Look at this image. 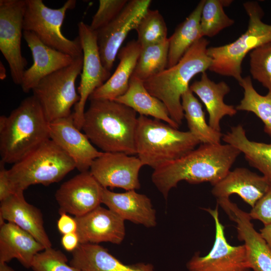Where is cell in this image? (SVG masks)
<instances>
[{"label": "cell", "instance_id": "1", "mask_svg": "<svg viewBox=\"0 0 271 271\" xmlns=\"http://www.w3.org/2000/svg\"><path fill=\"white\" fill-rule=\"evenodd\" d=\"M241 152L229 144H204L178 159L154 169L152 181L164 197L178 183L209 182L212 186L221 180Z\"/></svg>", "mask_w": 271, "mask_h": 271}, {"label": "cell", "instance_id": "2", "mask_svg": "<svg viewBox=\"0 0 271 271\" xmlns=\"http://www.w3.org/2000/svg\"><path fill=\"white\" fill-rule=\"evenodd\" d=\"M90 101L81 129L91 143L104 153L136 154L137 112L115 100Z\"/></svg>", "mask_w": 271, "mask_h": 271}, {"label": "cell", "instance_id": "3", "mask_svg": "<svg viewBox=\"0 0 271 271\" xmlns=\"http://www.w3.org/2000/svg\"><path fill=\"white\" fill-rule=\"evenodd\" d=\"M49 124L33 95L25 98L8 116L1 115V161L14 164L50 139Z\"/></svg>", "mask_w": 271, "mask_h": 271}, {"label": "cell", "instance_id": "4", "mask_svg": "<svg viewBox=\"0 0 271 271\" xmlns=\"http://www.w3.org/2000/svg\"><path fill=\"white\" fill-rule=\"evenodd\" d=\"M208 44L206 39H200L176 65L143 81L148 91L164 103L171 118L179 126L184 117L182 95L189 89L192 78L206 72L211 65L207 54Z\"/></svg>", "mask_w": 271, "mask_h": 271}, {"label": "cell", "instance_id": "5", "mask_svg": "<svg viewBox=\"0 0 271 271\" xmlns=\"http://www.w3.org/2000/svg\"><path fill=\"white\" fill-rule=\"evenodd\" d=\"M160 120L138 118L136 154L144 166L154 170L179 159L201 144L189 131H181Z\"/></svg>", "mask_w": 271, "mask_h": 271}, {"label": "cell", "instance_id": "6", "mask_svg": "<svg viewBox=\"0 0 271 271\" xmlns=\"http://www.w3.org/2000/svg\"><path fill=\"white\" fill-rule=\"evenodd\" d=\"M243 6L249 18L246 31L230 43L207 49V54L212 60L209 70L221 75L232 77L238 82L242 78L241 65L245 56L271 41V24L262 21L264 14L258 3L247 1Z\"/></svg>", "mask_w": 271, "mask_h": 271}, {"label": "cell", "instance_id": "7", "mask_svg": "<svg viewBox=\"0 0 271 271\" xmlns=\"http://www.w3.org/2000/svg\"><path fill=\"white\" fill-rule=\"evenodd\" d=\"M76 168L72 158L51 139L8 170L15 192L36 184L48 186L60 181Z\"/></svg>", "mask_w": 271, "mask_h": 271}, {"label": "cell", "instance_id": "8", "mask_svg": "<svg viewBox=\"0 0 271 271\" xmlns=\"http://www.w3.org/2000/svg\"><path fill=\"white\" fill-rule=\"evenodd\" d=\"M76 1L68 0L60 8L52 9L42 0H26L24 31L33 33L43 43L74 58L83 56L79 37H65L61 27L68 10L74 9Z\"/></svg>", "mask_w": 271, "mask_h": 271}, {"label": "cell", "instance_id": "9", "mask_svg": "<svg viewBox=\"0 0 271 271\" xmlns=\"http://www.w3.org/2000/svg\"><path fill=\"white\" fill-rule=\"evenodd\" d=\"M82 65L83 56L42 79L32 90L49 123L70 116L71 108L79 101L75 84Z\"/></svg>", "mask_w": 271, "mask_h": 271}, {"label": "cell", "instance_id": "10", "mask_svg": "<svg viewBox=\"0 0 271 271\" xmlns=\"http://www.w3.org/2000/svg\"><path fill=\"white\" fill-rule=\"evenodd\" d=\"M78 32L83 51V65L77 89L80 99L74 106L72 114L75 125L81 130L87 100L111 74L102 63L97 44V32L92 30L89 25L83 22L78 23Z\"/></svg>", "mask_w": 271, "mask_h": 271}, {"label": "cell", "instance_id": "11", "mask_svg": "<svg viewBox=\"0 0 271 271\" xmlns=\"http://www.w3.org/2000/svg\"><path fill=\"white\" fill-rule=\"evenodd\" d=\"M26 0L0 1V50L8 63L14 83L21 85L27 65L21 52Z\"/></svg>", "mask_w": 271, "mask_h": 271}, {"label": "cell", "instance_id": "12", "mask_svg": "<svg viewBox=\"0 0 271 271\" xmlns=\"http://www.w3.org/2000/svg\"><path fill=\"white\" fill-rule=\"evenodd\" d=\"M213 218L215 223V239L207 254L201 256L196 252L187 263L189 271H250L244 244L233 246L227 241L225 227L218 214V204L214 209L204 208Z\"/></svg>", "mask_w": 271, "mask_h": 271}, {"label": "cell", "instance_id": "13", "mask_svg": "<svg viewBox=\"0 0 271 271\" xmlns=\"http://www.w3.org/2000/svg\"><path fill=\"white\" fill-rule=\"evenodd\" d=\"M151 0H130L110 23L97 31V44L102 63L110 72L122 43L128 33L136 30L149 9Z\"/></svg>", "mask_w": 271, "mask_h": 271}, {"label": "cell", "instance_id": "14", "mask_svg": "<svg viewBox=\"0 0 271 271\" xmlns=\"http://www.w3.org/2000/svg\"><path fill=\"white\" fill-rule=\"evenodd\" d=\"M143 164L138 157L123 153H104L93 162L89 171L103 188L138 190Z\"/></svg>", "mask_w": 271, "mask_h": 271}, {"label": "cell", "instance_id": "15", "mask_svg": "<svg viewBox=\"0 0 271 271\" xmlns=\"http://www.w3.org/2000/svg\"><path fill=\"white\" fill-rule=\"evenodd\" d=\"M103 188L89 171L64 182L55 194L59 213L83 216L100 206Z\"/></svg>", "mask_w": 271, "mask_h": 271}, {"label": "cell", "instance_id": "16", "mask_svg": "<svg viewBox=\"0 0 271 271\" xmlns=\"http://www.w3.org/2000/svg\"><path fill=\"white\" fill-rule=\"evenodd\" d=\"M217 202L236 224L238 238L244 243L250 268L253 271H271V249L255 230L249 213L239 209L229 198Z\"/></svg>", "mask_w": 271, "mask_h": 271}, {"label": "cell", "instance_id": "17", "mask_svg": "<svg viewBox=\"0 0 271 271\" xmlns=\"http://www.w3.org/2000/svg\"><path fill=\"white\" fill-rule=\"evenodd\" d=\"M74 124L73 114L49 124L50 139L73 160L80 172L89 171L90 167L103 152L98 151L87 136Z\"/></svg>", "mask_w": 271, "mask_h": 271}, {"label": "cell", "instance_id": "18", "mask_svg": "<svg viewBox=\"0 0 271 271\" xmlns=\"http://www.w3.org/2000/svg\"><path fill=\"white\" fill-rule=\"evenodd\" d=\"M23 37L33 60L32 66L25 71L20 85L25 93L32 91L42 79L70 65L75 59L46 45L31 32L24 31Z\"/></svg>", "mask_w": 271, "mask_h": 271}, {"label": "cell", "instance_id": "19", "mask_svg": "<svg viewBox=\"0 0 271 271\" xmlns=\"http://www.w3.org/2000/svg\"><path fill=\"white\" fill-rule=\"evenodd\" d=\"M80 243L103 242L120 244L125 235L124 220L108 208L99 206L75 217Z\"/></svg>", "mask_w": 271, "mask_h": 271}, {"label": "cell", "instance_id": "20", "mask_svg": "<svg viewBox=\"0 0 271 271\" xmlns=\"http://www.w3.org/2000/svg\"><path fill=\"white\" fill-rule=\"evenodd\" d=\"M102 203L124 221L128 220L148 228L157 225L156 211L151 199L134 190L116 193L103 188Z\"/></svg>", "mask_w": 271, "mask_h": 271}, {"label": "cell", "instance_id": "21", "mask_svg": "<svg viewBox=\"0 0 271 271\" xmlns=\"http://www.w3.org/2000/svg\"><path fill=\"white\" fill-rule=\"evenodd\" d=\"M270 183L260 176L244 168L230 171L218 183L213 186L211 193L217 199L229 198L237 194L252 208L265 194Z\"/></svg>", "mask_w": 271, "mask_h": 271}, {"label": "cell", "instance_id": "22", "mask_svg": "<svg viewBox=\"0 0 271 271\" xmlns=\"http://www.w3.org/2000/svg\"><path fill=\"white\" fill-rule=\"evenodd\" d=\"M0 218L31 234L45 248L52 247L41 210L25 200L24 191H19L1 202Z\"/></svg>", "mask_w": 271, "mask_h": 271}, {"label": "cell", "instance_id": "23", "mask_svg": "<svg viewBox=\"0 0 271 271\" xmlns=\"http://www.w3.org/2000/svg\"><path fill=\"white\" fill-rule=\"evenodd\" d=\"M72 252L69 264L80 271H155L150 263L124 264L98 244L80 243Z\"/></svg>", "mask_w": 271, "mask_h": 271}, {"label": "cell", "instance_id": "24", "mask_svg": "<svg viewBox=\"0 0 271 271\" xmlns=\"http://www.w3.org/2000/svg\"><path fill=\"white\" fill-rule=\"evenodd\" d=\"M0 226V262L16 258L26 268H31L35 256L45 247L14 223L5 222Z\"/></svg>", "mask_w": 271, "mask_h": 271}, {"label": "cell", "instance_id": "25", "mask_svg": "<svg viewBox=\"0 0 271 271\" xmlns=\"http://www.w3.org/2000/svg\"><path fill=\"white\" fill-rule=\"evenodd\" d=\"M142 47L133 40L119 50L117 57L119 62L114 72L89 98L91 100H114L127 90Z\"/></svg>", "mask_w": 271, "mask_h": 271}, {"label": "cell", "instance_id": "26", "mask_svg": "<svg viewBox=\"0 0 271 271\" xmlns=\"http://www.w3.org/2000/svg\"><path fill=\"white\" fill-rule=\"evenodd\" d=\"M189 88L204 103L209 114L208 124L214 130L221 131L222 118L225 116H232L237 113L235 107L224 101L225 96L230 91L225 82L216 83L204 72L200 79L194 81Z\"/></svg>", "mask_w": 271, "mask_h": 271}, {"label": "cell", "instance_id": "27", "mask_svg": "<svg viewBox=\"0 0 271 271\" xmlns=\"http://www.w3.org/2000/svg\"><path fill=\"white\" fill-rule=\"evenodd\" d=\"M126 105L140 115L151 116L178 128L179 125L170 117L164 103L152 95L145 87L143 81L131 76L126 92L114 100Z\"/></svg>", "mask_w": 271, "mask_h": 271}, {"label": "cell", "instance_id": "28", "mask_svg": "<svg viewBox=\"0 0 271 271\" xmlns=\"http://www.w3.org/2000/svg\"><path fill=\"white\" fill-rule=\"evenodd\" d=\"M222 139L237 148L249 164L260 172L271 184V142L249 140L240 124L231 127L230 131L223 134Z\"/></svg>", "mask_w": 271, "mask_h": 271}, {"label": "cell", "instance_id": "29", "mask_svg": "<svg viewBox=\"0 0 271 271\" xmlns=\"http://www.w3.org/2000/svg\"><path fill=\"white\" fill-rule=\"evenodd\" d=\"M205 2V0L200 1L188 17L178 26L173 35L168 38L167 68L176 65L188 49L203 38L201 32L200 19Z\"/></svg>", "mask_w": 271, "mask_h": 271}, {"label": "cell", "instance_id": "30", "mask_svg": "<svg viewBox=\"0 0 271 271\" xmlns=\"http://www.w3.org/2000/svg\"><path fill=\"white\" fill-rule=\"evenodd\" d=\"M181 103L189 131L204 144H219L221 131L213 129L207 123L202 105L190 88L182 96Z\"/></svg>", "mask_w": 271, "mask_h": 271}, {"label": "cell", "instance_id": "31", "mask_svg": "<svg viewBox=\"0 0 271 271\" xmlns=\"http://www.w3.org/2000/svg\"><path fill=\"white\" fill-rule=\"evenodd\" d=\"M238 83L243 89V97L236 109L253 113L262 121L264 131L271 139V93L265 95L258 93L250 76L242 77Z\"/></svg>", "mask_w": 271, "mask_h": 271}, {"label": "cell", "instance_id": "32", "mask_svg": "<svg viewBox=\"0 0 271 271\" xmlns=\"http://www.w3.org/2000/svg\"><path fill=\"white\" fill-rule=\"evenodd\" d=\"M169 39L142 47L132 76L144 81L167 68Z\"/></svg>", "mask_w": 271, "mask_h": 271}, {"label": "cell", "instance_id": "33", "mask_svg": "<svg viewBox=\"0 0 271 271\" xmlns=\"http://www.w3.org/2000/svg\"><path fill=\"white\" fill-rule=\"evenodd\" d=\"M232 1L205 0L200 19L201 35L212 37L222 30L230 27L234 21L224 12L223 8L232 3Z\"/></svg>", "mask_w": 271, "mask_h": 271}, {"label": "cell", "instance_id": "34", "mask_svg": "<svg viewBox=\"0 0 271 271\" xmlns=\"http://www.w3.org/2000/svg\"><path fill=\"white\" fill-rule=\"evenodd\" d=\"M135 30L138 34L137 41L142 47L160 44L168 39L165 20L157 10L148 9Z\"/></svg>", "mask_w": 271, "mask_h": 271}, {"label": "cell", "instance_id": "35", "mask_svg": "<svg viewBox=\"0 0 271 271\" xmlns=\"http://www.w3.org/2000/svg\"><path fill=\"white\" fill-rule=\"evenodd\" d=\"M250 72L252 78L271 93V41L250 52Z\"/></svg>", "mask_w": 271, "mask_h": 271}, {"label": "cell", "instance_id": "36", "mask_svg": "<svg viewBox=\"0 0 271 271\" xmlns=\"http://www.w3.org/2000/svg\"><path fill=\"white\" fill-rule=\"evenodd\" d=\"M67 262L63 253L51 247L35 256L31 268L33 271H80Z\"/></svg>", "mask_w": 271, "mask_h": 271}, {"label": "cell", "instance_id": "37", "mask_svg": "<svg viewBox=\"0 0 271 271\" xmlns=\"http://www.w3.org/2000/svg\"><path fill=\"white\" fill-rule=\"evenodd\" d=\"M128 0H99L98 9L92 17L90 28L95 31L113 21L122 11Z\"/></svg>", "mask_w": 271, "mask_h": 271}, {"label": "cell", "instance_id": "38", "mask_svg": "<svg viewBox=\"0 0 271 271\" xmlns=\"http://www.w3.org/2000/svg\"><path fill=\"white\" fill-rule=\"evenodd\" d=\"M249 214L251 219L260 221L264 225L271 224V184L265 194L252 208Z\"/></svg>", "mask_w": 271, "mask_h": 271}, {"label": "cell", "instance_id": "39", "mask_svg": "<svg viewBox=\"0 0 271 271\" xmlns=\"http://www.w3.org/2000/svg\"><path fill=\"white\" fill-rule=\"evenodd\" d=\"M5 164L0 162V201L1 202L16 193L10 179L8 170L5 167Z\"/></svg>", "mask_w": 271, "mask_h": 271}, {"label": "cell", "instance_id": "40", "mask_svg": "<svg viewBox=\"0 0 271 271\" xmlns=\"http://www.w3.org/2000/svg\"><path fill=\"white\" fill-rule=\"evenodd\" d=\"M60 215L57 223L59 232L62 235L76 232L77 223L75 217H73L67 213H61Z\"/></svg>", "mask_w": 271, "mask_h": 271}, {"label": "cell", "instance_id": "41", "mask_svg": "<svg viewBox=\"0 0 271 271\" xmlns=\"http://www.w3.org/2000/svg\"><path fill=\"white\" fill-rule=\"evenodd\" d=\"M61 244L65 250L73 252L80 244L79 236L77 232L63 235L61 238Z\"/></svg>", "mask_w": 271, "mask_h": 271}, {"label": "cell", "instance_id": "42", "mask_svg": "<svg viewBox=\"0 0 271 271\" xmlns=\"http://www.w3.org/2000/svg\"><path fill=\"white\" fill-rule=\"evenodd\" d=\"M259 233L267 245L271 249V224L264 225V227L260 229Z\"/></svg>", "mask_w": 271, "mask_h": 271}, {"label": "cell", "instance_id": "43", "mask_svg": "<svg viewBox=\"0 0 271 271\" xmlns=\"http://www.w3.org/2000/svg\"><path fill=\"white\" fill-rule=\"evenodd\" d=\"M7 77V71L4 64L0 62V79L1 80H4Z\"/></svg>", "mask_w": 271, "mask_h": 271}, {"label": "cell", "instance_id": "44", "mask_svg": "<svg viewBox=\"0 0 271 271\" xmlns=\"http://www.w3.org/2000/svg\"><path fill=\"white\" fill-rule=\"evenodd\" d=\"M0 271H15L14 269L9 266L7 263L0 262Z\"/></svg>", "mask_w": 271, "mask_h": 271}]
</instances>
